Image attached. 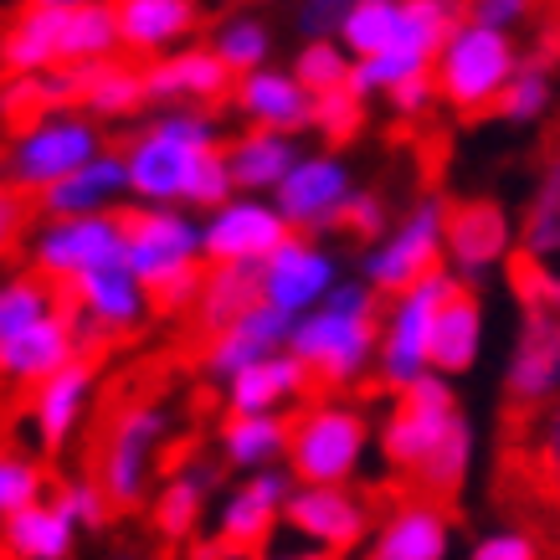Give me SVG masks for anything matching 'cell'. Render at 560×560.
<instances>
[{"instance_id": "1", "label": "cell", "mask_w": 560, "mask_h": 560, "mask_svg": "<svg viewBox=\"0 0 560 560\" xmlns=\"http://www.w3.org/2000/svg\"><path fill=\"white\" fill-rule=\"evenodd\" d=\"M129 154V196L135 206H190L211 211L237 196L221 129L206 108H154L124 144Z\"/></svg>"}, {"instance_id": "2", "label": "cell", "mask_w": 560, "mask_h": 560, "mask_svg": "<svg viewBox=\"0 0 560 560\" xmlns=\"http://www.w3.org/2000/svg\"><path fill=\"white\" fill-rule=\"evenodd\" d=\"M447 381L453 375L427 371L411 386L390 390L396 401H390L386 427H381L386 463L432 499H453L468 483V468H474V427H468L458 390Z\"/></svg>"}, {"instance_id": "3", "label": "cell", "mask_w": 560, "mask_h": 560, "mask_svg": "<svg viewBox=\"0 0 560 560\" xmlns=\"http://www.w3.org/2000/svg\"><path fill=\"white\" fill-rule=\"evenodd\" d=\"M289 350L329 390L360 386L381 360V293L371 278H340L324 304L293 319Z\"/></svg>"}, {"instance_id": "4", "label": "cell", "mask_w": 560, "mask_h": 560, "mask_svg": "<svg viewBox=\"0 0 560 560\" xmlns=\"http://www.w3.org/2000/svg\"><path fill=\"white\" fill-rule=\"evenodd\" d=\"M129 226V268L150 283L154 304L180 308L196 304L206 272V237H201V211L190 206H139L124 211Z\"/></svg>"}, {"instance_id": "5", "label": "cell", "mask_w": 560, "mask_h": 560, "mask_svg": "<svg viewBox=\"0 0 560 560\" xmlns=\"http://www.w3.org/2000/svg\"><path fill=\"white\" fill-rule=\"evenodd\" d=\"M520 57L525 51L514 47V32H499L489 21L458 16V26L447 32L438 62H432L442 103L458 108V114H489V108H499L514 68H520Z\"/></svg>"}, {"instance_id": "6", "label": "cell", "mask_w": 560, "mask_h": 560, "mask_svg": "<svg viewBox=\"0 0 560 560\" xmlns=\"http://www.w3.org/2000/svg\"><path fill=\"white\" fill-rule=\"evenodd\" d=\"M171 432H175V411L165 401H124L108 417L98 447H93V478L114 499V510H139L150 499L154 463L165 453Z\"/></svg>"}, {"instance_id": "7", "label": "cell", "mask_w": 560, "mask_h": 560, "mask_svg": "<svg viewBox=\"0 0 560 560\" xmlns=\"http://www.w3.org/2000/svg\"><path fill=\"white\" fill-rule=\"evenodd\" d=\"M103 150H108L103 129L88 108L83 114H72V108L32 114V119H21V129L5 144V186L21 196H36V190L68 180L78 165H88Z\"/></svg>"}, {"instance_id": "8", "label": "cell", "mask_w": 560, "mask_h": 560, "mask_svg": "<svg viewBox=\"0 0 560 560\" xmlns=\"http://www.w3.org/2000/svg\"><path fill=\"white\" fill-rule=\"evenodd\" d=\"M458 289H463L458 272L442 262V268H432L427 278H417L411 289L386 299V314H381V360H375V375H381L386 390H401V386H411L417 375L432 371L438 314Z\"/></svg>"}, {"instance_id": "9", "label": "cell", "mask_w": 560, "mask_h": 560, "mask_svg": "<svg viewBox=\"0 0 560 560\" xmlns=\"http://www.w3.org/2000/svg\"><path fill=\"white\" fill-rule=\"evenodd\" d=\"M371 447V422L365 411L329 396L314 401L293 417V438H289V468L299 483H355L360 463Z\"/></svg>"}, {"instance_id": "10", "label": "cell", "mask_w": 560, "mask_h": 560, "mask_svg": "<svg viewBox=\"0 0 560 560\" xmlns=\"http://www.w3.org/2000/svg\"><path fill=\"white\" fill-rule=\"evenodd\" d=\"M447 211L453 206L442 196H417L407 206V217L386 226V237L365 242L360 278H371L375 293L390 299V293L411 289L417 278H427L432 268H442V257H447Z\"/></svg>"}, {"instance_id": "11", "label": "cell", "mask_w": 560, "mask_h": 560, "mask_svg": "<svg viewBox=\"0 0 560 560\" xmlns=\"http://www.w3.org/2000/svg\"><path fill=\"white\" fill-rule=\"evenodd\" d=\"M129 257V226L124 211H88V217H42L26 232V268L51 278L57 289L78 272Z\"/></svg>"}, {"instance_id": "12", "label": "cell", "mask_w": 560, "mask_h": 560, "mask_svg": "<svg viewBox=\"0 0 560 560\" xmlns=\"http://www.w3.org/2000/svg\"><path fill=\"white\" fill-rule=\"evenodd\" d=\"M62 293H68V308L78 314V329H83L88 350L139 329V324L150 319V308H160L150 283L129 262H103L93 272H78L72 283H62Z\"/></svg>"}, {"instance_id": "13", "label": "cell", "mask_w": 560, "mask_h": 560, "mask_svg": "<svg viewBox=\"0 0 560 560\" xmlns=\"http://www.w3.org/2000/svg\"><path fill=\"white\" fill-rule=\"evenodd\" d=\"M520 257V221L493 201H463L447 211V268L463 289H483Z\"/></svg>"}, {"instance_id": "14", "label": "cell", "mask_w": 560, "mask_h": 560, "mask_svg": "<svg viewBox=\"0 0 560 560\" xmlns=\"http://www.w3.org/2000/svg\"><path fill=\"white\" fill-rule=\"evenodd\" d=\"M299 478L283 463H268L257 474H242V483L232 493H221L217 504V535L211 540L221 545V556H253L272 540V529L283 525V510H289Z\"/></svg>"}, {"instance_id": "15", "label": "cell", "mask_w": 560, "mask_h": 560, "mask_svg": "<svg viewBox=\"0 0 560 560\" xmlns=\"http://www.w3.org/2000/svg\"><path fill=\"white\" fill-rule=\"evenodd\" d=\"M201 237H206V262H262L278 242L293 237V221L283 217L278 196L262 190H237L221 206L201 211Z\"/></svg>"}, {"instance_id": "16", "label": "cell", "mask_w": 560, "mask_h": 560, "mask_svg": "<svg viewBox=\"0 0 560 560\" xmlns=\"http://www.w3.org/2000/svg\"><path fill=\"white\" fill-rule=\"evenodd\" d=\"M283 525L299 535V540L319 545L329 556H345V550H360L371 545L375 520H371V499L350 483H299L283 510Z\"/></svg>"}, {"instance_id": "17", "label": "cell", "mask_w": 560, "mask_h": 560, "mask_svg": "<svg viewBox=\"0 0 560 560\" xmlns=\"http://www.w3.org/2000/svg\"><path fill=\"white\" fill-rule=\"evenodd\" d=\"M355 190V175H350L340 154H299V165L272 196L283 206V217L293 221V232L324 237V232H340L345 206H350Z\"/></svg>"}, {"instance_id": "18", "label": "cell", "mask_w": 560, "mask_h": 560, "mask_svg": "<svg viewBox=\"0 0 560 560\" xmlns=\"http://www.w3.org/2000/svg\"><path fill=\"white\" fill-rule=\"evenodd\" d=\"M257 283H262V299L278 308H289L293 319L308 314L314 304L329 299V289L340 283V262L324 247L319 237L308 232H293L289 242H278L262 262H257Z\"/></svg>"}, {"instance_id": "19", "label": "cell", "mask_w": 560, "mask_h": 560, "mask_svg": "<svg viewBox=\"0 0 560 560\" xmlns=\"http://www.w3.org/2000/svg\"><path fill=\"white\" fill-rule=\"evenodd\" d=\"M289 335H293V314L289 308L268 304V299H257L237 314V319H226L221 329H211L201 345V371L211 386H226L237 371H247L253 360L262 355H278V350H289Z\"/></svg>"}, {"instance_id": "20", "label": "cell", "mask_w": 560, "mask_h": 560, "mask_svg": "<svg viewBox=\"0 0 560 560\" xmlns=\"http://www.w3.org/2000/svg\"><path fill=\"white\" fill-rule=\"evenodd\" d=\"M78 355H88V345H83V329H78V314L68 304L42 314V319L16 329V335H0V375L21 390L42 386L47 375H57Z\"/></svg>"}, {"instance_id": "21", "label": "cell", "mask_w": 560, "mask_h": 560, "mask_svg": "<svg viewBox=\"0 0 560 560\" xmlns=\"http://www.w3.org/2000/svg\"><path fill=\"white\" fill-rule=\"evenodd\" d=\"M144 83H150V108H175V103L211 108L217 98H232L237 72L221 62V51L211 47V42H206V47L186 42V47L154 57L150 68H144Z\"/></svg>"}, {"instance_id": "22", "label": "cell", "mask_w": 560, "mask_h": 560, "mask_svg": "<svg viewBox=\"0 0 560 560\" xmlns=\"http://www.w3.org/2000/svg\"><path fill=\"white\" fill-rule=\"evenodd\" d=\"M88 401H93V360L78 355L72 365H62L57 375H47L42 386H32V401H26V432L32 442L57 458L72 442V432L83 427Z\"/></svg>"}, {"instance_id": "23", "label": "cell", "mask_w": 560, "mask_h": 560, "mask_svg": "<svg viewBox=\"0 0 560 560\" xmlns=\"http://www.w3.org/2000/svg\"><path fill=\"white\" fill-rule=\"evenodd\" d=\"M232 108L242 124H262V129H283V135H304L314 129V88L293 68H253L232 83Z\"/></svg>"}, {"instance_id": "24", "label": "cell", "mask_w": 560, "mask_h": 560, "mask_svg": "<svg viewBox=\"0 0 560 560\" xmlns=\"http://www.w3.org/2000/svg\"><path fill=\"white\" fill-rule=\"evenodd\" d=\"M32 201H36V217H88V211H114L119 201H135L129 196V154L124 150L93 154L68 180L36 190Z\"/></svg>"}, {"instance_id": "25", "label": "cell", "mask_w": 560, "mask_h": 560, "mask_svg": "<svg viewBox=\"0 0 560 560\" xmlns=\"http://www.w3.org/2000/svg\"><path fill=\"white\" fill-rule=\"evenodd\" d=\"M447 550H453V525L432 493L401 499L371 535V560H442Z\"/></svg>"}, {"instance_id": "26", "label": "cell", "mask_w": 560, "mask_h": 560, "mask_svg": "<svg viewBox=\"0 0 560 560\" xmlns=\"http://www.w3.org/2000/svg\"><path fill=\"white\" fill-rule=\"evenodd\" d=\"M211 499H217V468L201 458H186L175 463L171 474H165V483L154 489L150 499V525L160 540H190L196 529H201L206 510H211Z\"/></svg>"}, {"instance_id": "27", "label": "cell", "mask_w": 560, "mask_h": 560, "mask_svg": "<svg viewBox=\"0 0 560 560\" xmlns=\"http://www.w3.org/2000/svg\"><path fill=\"white\" fill-rule=\"evenodd\" d=\"M129 57H165L201 26V0H114Z\"/></svg>"}, {"instance_id": "28", "label": "cell", "mask_w": 560, "mask_h": 560, "mask_svg": "<svg viewBox=\"0 0 560 560\" xmlns=\"http://www.w3.org/2000/svg\"><path fill=\"white\" fill-rule=\"evenodd\" d=\"M504 390H510L514 411H540L560 396V329L550 324L520 319V345L504 371Z\"/></svg>"}, {"instance_id": "29", "label": "cell", "mask_w": 560, "mask_h": 560, "mask_svg": "<svg viewBox=\"0 0 560 560\" xmlns=\"http://www.w3.org/2000/svg\"><path fill=\"white\" fill-rule=\"evenodd\" d=\"M308 381H314V371L304 360L293 350H278V355H262L232 375L221 386V401H226V411H289L304 401Z\"/></svg>"}, {"instance_id": "30", "label": "cell", "mask_w": 560, "mask_h": 560, "mask_svg": "<svg viewBox=\"0 0 560 560\" xmlns=\"http://www.w3.org/2000/svg\"><path fill=\"white\" fill-rule=\"evenodd\" d=\"M78 520H72L57 493L36 499L16 514H0V540H5V556L11 560H68L78 550Z\"/></svg>"}, {"instance_id": "31", "label": "cell", "mask_w": 560, "mask_h": 560, "mask_svg": "<svg viewBox=\"0 0 560 560\" xmlns=\"http://www.w3.org/2000/svg\"><path fill=\"white\" fill-rule=\"evenodd\" d=\"M299 144H293V135H283V129H262V124H247L242 135L226 139V165H232V180H237V190H262V196H272V190L289 180V171L299 165Z\"/></svg>"}, {"instance_id": "32", "label": "cell", "mask_w": 560, "mask_h": 560, "mask_svg": "<svg viewBox=\"0 0 560 560\" xmlns=\"http://www.w3.org/2000/svg\"><path fill=\"white\" fill-rule=\"evenodd\" d=\"M289 438H293V422L283 411H226L221 422V463L237 468V474H257L268 463H283L289 458Z\"/></svg>"}, {"instance_id": "33", "label": "cell", "mask_w": 560, "mask_h": 560, "mask_svg": "<svg viewBox=\"0 0 560 560\" xmlns=\"http://www.w3.org/2000/svg\"><path fill=\"white\" fill-rule=\"evenodd\" d=\"M72 5H42V0H26L21 16L5 26V72L21 78V72H47L62 68V26H68Z\"/></svg>"}, {"instance_id": "34", "label": "cell", "mask_w": 560, "mask_h": 560, "mask_svg": "<svg viewBox=\"0 0 560 560\" xmlns=\"http://www.w3.org/2000/svg\"><path fill=\"white\" fill-rule=\"evenodd\" d=\"M78 108H88L98 124L135 119L139 108H150V83H144V68H129V62H119V57L88 62L83 83H78Z\"/></svg>"}, {"instance_id": "35", "label": "cell", "mask_w": 560, "mask_h": 560, "mask_svg": "<svg viewBox=\"0 0 560 560\" xmlns=\"http://www.w3.org/2000/svg\"><path fill=\"white\" fill-rule=\"evenodd\" d=\"M483 355V304L478 289H458L438 314V335H432V371L442 375H468Z\"/></svg>"}, {"instance_id": "36", "label": "cell", "mask_w": 560, "mask_h": 560, "mask_svg": "<svg viewBox=\"0 0 560 560\" xmlns=\"http://www.w3.org/2000/svg\"><path fill=\"white\" fill-rule=\"evenodd\" d=\"M520 257L560 268V144L545 154L529 201L520 211Z\"/></svg>"}, {"instance_id": "37", "label": "cell", "mask_w": 560, "mask_h": 560, "mask_svg": "<svg viewBox=\"0 0 560 560\" xmlns=\"http://www.w3.org/2000/svg\"><path fill=\"white\" fill-rule=\"evenodd\" d=\"M257 299H262V283H257L253 262H206L201 289H196V304H190L196 329L211 335V329H221L226 319H237L242 308L257 304Z\"/></svg>"}, {"instance_id": "38", "label": "cell", "mask_w": 560, "mask_h": 560, "mask_svg": "<svg viewBox=\"0 0 560 560\" xmlns=\"http://www.w3.org/2000/svg\"><path fill=\"white\" fill-rule=\"evenodd\" d=\"M124 51L119 36V5L114 0H83L68 11V26H62V68H88V62H103Z\"/></svg>"}, {"instance_id": "39", "label": "cell", "mask_w": 560, "mask_h": 560, "mask_svg": "<svg viewBox=\"0 0 560 560\" xmlns=\"http://www.w3.org/2000/svg\"><path fill=\"white\" fill-rule=\"evenodd\" d=\"M550 103H556V57H545V51H525L493 114H499L504 124H535V119L550 114Z\"/></svg>"}, {"instance_id": "40", "label": "cell", "mask_w": 560, "mask_h": 560, "mask_svg": "<svg viewBox=\"0 0 560 560\" xmlns=\"http://www.w3.org/2000/svg\"><path fill=\"white\" fill-rule=\"evenodd\" d=\"M401 26H407V0H355L350 16H345L340 42L355 57H375L401 36Z\"/></svg>"}, {"instance_id": "41", "label": "cell", "mask_w": 560, "mask_h": 560, "mask_svg": "<svg viewBox=\"0 0 560 560\" xmlns=\"http://www.w3.org/2000/svg\"><path fill=\"white\" fill-rule=\"evenodd\" d=\"M293 72H299L314 93H329V88L350 83V72H355V51L345 47L340 36H299Z\"/></svg>"}, {"instance_id": "42", "label": "cell", "mask_w": 560, "mask_h": 560, "mask_svg": "<svg viewBox=\"0 0 560 560\" xmlns=\"http://www.w3.org/2000/svg\"><path fill=\"white\" fill-rule=\"evenodd\" d=\"M211 47L221 51V62L237 72H253V68H268V57H272V32L262 26V21L253 16H226L211 32Z\"/></svg>"}, {"instance_id": "43", "label": "cell", "mask_w": 560, "mask_h": 560, "mask_svg": "<svg viewBox=\"0 0 560 560\" xmlns=\"http://www.w3.org/2000/svg\"><path fill=\"white\" fill-rule=\"evenodd\" d=\"M36 499H47V468L26 453H5L0 458V514H16Z\"/></svg>"}, {"instance_id": "44", "label": "cell", "mask_w": 560, "mask_h": 560, "mask_svg": "<svg viewBox=\"0 0 560 560\" xmlns=\"http://www.w3.org/2000/svg\"><path fill=\"white\" fill-rule=\"evenodd\" d=\"M360 93L350 83L345 88H329V93H314V129L324 139H350L360 124Z\"/></svg>"}, {"instance_id": "45", "label": "cell", "mask_w": 560, "mask_h": 560, "mask_svg": "<svg viewBox=\"0 0 560 560\" xmlns=\"http://www.w3.org/2000/svg\"><path fill=\"white\" fill-rule=\"evenodd\" d=\"M57 504L78 520V529H98L108 520V510H114V499L103 493L98 478H62L57 483Z\"/></svg>"}, {"instance_id": "46", "label": "cell", "mask_w": 560, "mask_h": 560, "mask_svg": "<svg viewBox=\"0 0 560 560\" xmlns=\"http://www.w3.org/2000/svg\"><path fill=\"white\" fill-rule=\"evenodd\" d=\"M355 0H289V26L299 36H340Z\"/></svg>"}, {"instance_id": "47", "label": "cell", "mask_w": 560, "mask_h": 560, "mask_svg": "<svg viewBox=\"0 0 560 560\" xmlns=\"http://www.w3.org/2000/svg\"><path fill=\"white\" fill-rule=\"evenodd\" d=\"M535 417H540L535 422V468L550 483V493H560V396L550 407L535 411Z\"/></svg>"}, {"instance_id": "48", "label": "cell", "mask_w": 560, "mask_h": 560, "mask_svg": "<svg viewBox=\"0 0 560 560\" xmlns=\"http://www.w3.org/2000/svg\"><path fill=\"white\" fill-rule=\"evenodd\" d=\"M540 556V545H535V535H525V529H489V535H478L474 545H468V560H535Z\"/></svg>"}, {"instance_id": "49", "label": "cell", "mask_w": 560, "mask_h": 560, "mask_svg": "<svg viewBox=\"0 0 560 560\" xmlns=\"http://www.w3.org/2000/svg\"><path fill=\"white\" fill-rule=\"evenodd\" d=\"M340 232H350V237H360V242L386 237V201H381L375 190H355V196H350V206H345Z\"/></svg>"}, {"instance_id": "50", "label": "cell", "mask_w": 560, "mask_h": 560, "mask_svg": "<svg viewBox=\"0 0 560 560\" xmlns=\"http://www.w3.org/2000/svg\"><path fill=\"white\" fill-rule=\"evenodd\" d=\"M438 98H442V88H438V78H432V72H417V78H407V83H396L386 93L390 114H401V119H422Z\"/></svg>"}, {"instance_id": "51", "label": "cell", "mask_w": 560, "mask_h": 560, "mask_svg": "<svg viewBox=\"0 0 560 560\" xmlns=\"http://www.w3.org/2000/svg\"><path fill=\"white\" fill-rule=\"evenodd\" d=\"M463 5H468L463 16L489 21V26H499V32H520V26L535 16V0H463Z\"/></svg>"}, {"instance_id": "52", "label": "cell", "mask_w": 560, "mask_h": 560, "mask_svg": "<svg viewBox=\"0 0 560 560\" xmlns=\"http://www.w3.org/2000/svg\"><path fill=\"white\" fill-rule=\"evenodd\" d=\"M42 5H83V0H42Z\"/></svg>"}, {"instance_id": "53", "label": "cell", "mask_w": 560, "mask_h": 560, "mask_svg": "<svg viewBox=\"0 0 560 560\" xmlns=\"http://www.w3.org/2000/svg\"><path fill=\"white\" fill-rule=\"evenodd\" d=\"M226 5H247V0H226Z\"/></svg>"}]
</instances>
